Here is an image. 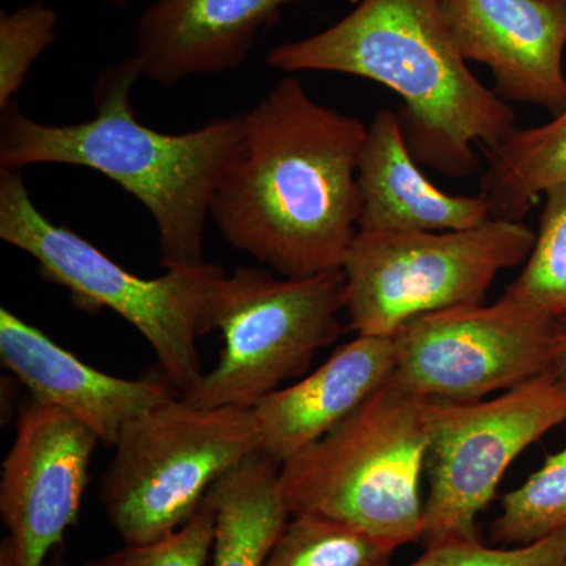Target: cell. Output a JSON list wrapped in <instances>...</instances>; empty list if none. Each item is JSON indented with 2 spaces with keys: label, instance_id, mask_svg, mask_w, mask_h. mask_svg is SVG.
Here are the masks:
<instances>
[{
  "label": "cell",
  "instance_id": "25",
  "mask_svg": "<svg viewBox=\"0 0 566 566\" xmlns=\"http://www.w3.org/2000/svg\"><path fill=\"white\" fill-rule=\"evenodd\" d=\"M558 326H560V353H558L556 368L562 375L566 376V315L558 318Z\"/></svg>",
  "mask_w": 566,
  "mask_h": 566
},
{
  "label": "cell",
  "instance_id": "12",
  "mask_svg": "<svg viewBox=\"0 0 566 566\" xmlns=\"http://www.w3.org/2000/svg\"><path fill=\"white\" fill-rule=\"evenodd\" d=\"M465 61L482 63L506 103L566 109V21L547 0H441Z\"/></svg>",
  "mask_w": 566,
  "mask_h": 566
},
{
  "label": "cell",
  "instance_id": "26",
  "mask_svg": "<svg viewBox=\"0 0 566 566\" xmlns=\"http://www.w3.org/2000/svg\"><path fill=\"white\" fill-rule=\"evenodd\" d=\"M0 566H14L13 543L9 536H6L0 543Z\"/></svg>",
  "mask_w": 566,
  "mask_h": 566
},
{
  "label": "cell",
  "instance_id": "8",
  "mask_svg": "<svg viewBox=\"0 0 566 566\" xmlns=\"http://www.w3.org/2000/svg\"><path fill=\"white\" fill-rule=\"evenodd\" d=\"M342 312V271L279 279L262 268H238L223 275L208 312L210 333H222L221 357L181 397L199 408H253L337 340Z\"/></svg>",
  "mask_w": 566,
  "mask_h": 566
},
{
  "label": "cell",
  "instance_id": "18",
  "mask_svg": "<svg viewBox=\"0 0 566 566\" xmlns=\"http://www.w3.org/2000/svg\"><path fill=\"white\" fill-rule=\"evenodd\" d=\"M486 158L480 193L491 214L523 221L547 189L566 180V109L545 125L513 129Z\"/></svg>",
  "mask_w": 566,
  "mask_h": 566
},
{
  "label": "cell",
  "instance_id": "17",
  "mask_svg": "<svg viewBox=\"0 0 566 566\" xmlns=\"http://www.w3.org/2000/svg\"><path fill=\"white\" fill-rule=\"evenodd\" d=\"M216 515L210 566H263L292 520L281 485V464L253 453L208 491Z\"/></svg>",
  "mask_w": 566,
  "mask_h": 566
},
{
  "label": "cell",
  "instance_id": "16",
  "mask_svg": "<svg viewBox=\"0 0 566 566\" xmlns=\"http://www.w3.org/2000/svg\"><path fill=\"white\" fill-rule=\"evenodd\" d=\"M400 115L376 112L357 159L363 196L359 230L379 232H450L482 226L493 218L479 196H453L439 189L420 170Z\"/></svg>",
  "mask_w": 566,
  "mask_h": 566
},
{
  "label": "cell",
  "instance_id": "3",
  "mask_svg": "<svg viewBox=\"0 0 566 566\" xmlns=\"http://www.w3.org/2000/svg\"><path fill=\"white\" fill-rule=\"evenodd\" d=\"M139 77L136 57L104 70L95 84V117L71 125L33 120L10 104L0 118V167L66 164L103 174L150 212L163 266L189 270L205 263V227L243 145V114L189 133L155 132L134 112Z\"/></svg>",
  "mask_w": 566,
  "mask_h": 566
},
{
  "label": "cell",
  "instance_id": "4",
  "mask_svg": "<svg viewBox=\"0 0 566 566\" xmlns=\"http://www.w3.org/2000/svg\"><path fill=\"white\" fill-rule=\"evenodd\" d=\"M430 400L392 375L345 422L281 465L292 516L319 515L387 545L422 542Z\"/></svg>",
  "mask_w": 566,
  "mask_h": 566
},
{
  "label": "cell",
  "instance_id": "11",
  "mask_svg": "<svg viewBox=\"0 0 566 566\" xmlns=\"http://www.w3.org/2000/svg\"><path fill=\"white\" fill-rule=\"evenodd\" d=\"M98 438L62 409L32 398L21 406L2 464L0 515L14 566H43L80 520Z\"/></svg>",
  "mask_w": 566,
  "mask_h": 566
},
{
  "label": "cell",
  "instance_id": "13",
  "mask_svg": "<svg viewBox=\"0 0 566 566\" xmlns=\"http://www.w3.org/2000/svg\"><path fill=\"white\" fill-rule=\"evenodd\" d=\"M0 359L32 398L74 417L107 447L117 444L132 420L175 395L167 379L118 378L96 370L6 307L0 308Z\"/></svg>",
  "mask_w": 566,
  "mask_h": 566
},
{
  "label": "cell",
  "instance_id": "14",
  "mask_svg": "<svg viewBox=\"0 0 566 566\" xmlns=\"http://www.w3.org/2000/svg\"><path fill=\"white\" fill-rule=\"evenodd\" d=\"M394 337L357 335L311 375L252 408L262 453L286 463L345 422L395 371Z\"/></svg>",
  "mask_w": 566,
  "mask_h": 566
},
{
  "label": "cell",
  "instance_id": "5",
  "mask_svg": "<svg viewBox=\"0 0 566 566\" xmlns=\"http://www.w3.org/2000/svg\"><path fill=\"white\" fill-rule=\"evenodd\" d=\"M0 238L31 255L48 282L70 293L81 311L103 308L136 327L181 394L202 378L199 340L210 333L212 294L226 271L207 263L167 270L161 277L129 273L91 241L51 222L32 202L21 170L0 167Z\"/></svg>",
  "mask_w": 566,
  "mask_h": 566
},
{
  "label": "cell",
  "instance_id": "2",
  "mask_svg": "<svg viewBox=\"0 0 566 566\" xmlns=\"http://www.w3.org/2000/svg\"><path fill=\"white\" fill-rule=\"evenodd\" d=\"M266 63L389 88L403 102L398 115L416 161L446 177L474 174L475 145L490 150L517 128L513 107L469 69L441 0H360L326 31L274 48Z\"/></svg>",
  "mask_w": 566,
  "mask_h": 566
},
{
  "label": "cell",
  "instance_id": "21",
  "mask_svg": "<svg viewBox=\"0 0 566 566\" xmlns=\"http://www.w3.org/2000/svg\"><path fill=\"white\" fill-rule=\"evenodd\" d=\"M566 531V446L502 497L501 513L490 526L495 546L532 545Z\"/></svg>",
  "mask_w": 566,
  "mask_h": 566
},
{
  "label": "cell",
  "instance_id": "19",
  "mask_svg": "<svg viewBox=\"0 0 566 566\" xmlns=\"http://www.w3.org/2000/svg\"><path fill=\"white\" fill-rule=\"evenodd\" d=\"M397 547L319 515L292 516L263 566H389Z\"/></svg>",
  "mask_w": 566,
  "mask_h": 566
},
{
  "label": "cell",
  "instance_id": "9",
  "mask_svg": "<svg viewBox=\"0 0 566 566\" xmlns=\"http://www.w3.org/2000/svg\"><path fill=\"white\" fill-rule=\"evenodd\" d=\"M566 423V376L557 368L491 400L430 401L424 547L480 539L476 517L527 447Z\"/></svg>",
  "mask_w": 566,
  "mask_h": 566
},
{
  "label": "cell",
  "instance_id": "10",
  "mask_svg": "<svg viewBox=\"0 0 566 566\" xmlns=\"http://www.w3.org/2000/svg\"><path fill=\"white\" fill-rule=\"evenodd\" d=\"M394 375L430 401H479L554 370L558 319L501 300L419 316L394 335Z\"/></svg>",
  "mask_w": 566,
  "mask_h": 566
},
{
  "label": "cell",
  "instance_id": "28",
  "mask_svg": "<svg viewBox=\"0 0 566 566\" xmlns=\"http://www.w3.org/2000/svg\"><path fill=\"white\" fill-rule=\"evenodd\" d=\"M547 2H549L551 6L556 7L558 13H560L566 21V0H547Z\"/></svg>",
  "mask_w": 566,
  "mask_h": 566
},
{
  "label": "cell",
  "instance_id": "24",
  "mask_svg": "<svg viewBox=\"0 0 566 566\" xmlns=\"http://www.w3.org/2000/svg\"><path fill=\"white\" fill-rule=\"evenodd\" d=\"M408 566H566V531L526 546H488L482 539L428 546Z\"/></svg>",
  "mask_w": 566,
  "mask_h": 566
},
{
  "label": "cell",
  "instance_id": "29",
  "mask_svg": "<svg viewBox=\"0 0 566 566\" xmlns=\"http://www.w3.org/2000/svg\"><path fill=\"white\" fill-rule=\"evenodd\" d=\"M111 3H114V6L123 7L126 6V3L129 2V0H109Z\"/></svg>",
  "mask_w": 566,
  "mask_h": 566
},
{
  "label": "cell",
  "instance_id": "22",
  "mask_svg": "<svg viewBox=\"0 0 566 566\" xmlns=\"http://www.w3.org/2000/svg\"><path fill=\"white\" fill-rule=\"evenodd\" d=\"M57 14L44 3H31L0 14V111L11 104L33 62L55 40Z\"/></svg>",
  "mask_w": 566,
  "mask_h": 566
},
{
  "label": "cell",
  "instance_id": "23",
  "mask_svg": "<svg viewBox=\"0 0 566 566\" xmlns=\"http://www.w3.org/2000/svg\"><path fill=\"white\" fill-rule=\"evenodd\" d=\"M216 515L207 501L196 515L164 538L120 549L81 566H208L214 545Z\"/></svg>",
  "mask_w": 566,
  "mask_h": 566
},
{
  "label": "cell",
  "instance_id": "6",
  "mask_svg": "<svg viewBox=\"0 0 566 566\" xmlns=\"http://www.w3.org/2000/svg\"><path fill=\"white\" fill-rule=\"evenodd\" d=\"M114 449L99 490L123 545L178 531L219 479L262 452L252 408H199L175 395L126 424Z\"/></svg>",
  "mask_w": 566,
  "mask_h": 566
},
{
  "label": "cell",
  "instance_id": "15",
  "mask_svg": "<svg viewBox=\"0 0 566 566\" xmlns=\"http://www.w3.org/2000/svg\"><path fill=\"white\" fill-rule=\"evenodd\" d=\"M292 0H156L139 21L142 76L172 88L240 66Z\"/></svg>",
  "mask_w": 566,
  "mask_h": 566
},
{
  "label": "cell",
  "instance_id": "27",
  "mask_svg": "<svg viewBox=\"0 0 566 566\" xmlns=\"http://www.w3.org/2000/svg\"><path fill=\"white\" fill-rule=\"evenodd\" d=\"M43 566H71L63 554V546L57 547Z\"/></svg>",
  "mask_w": 566,
  "mask_h": 566
},
{
  "label": "cell",
  "instance_id": "1",
  "mask_svg": "<svg viewBox=\"0 0 566 566\" xmlns=\"http://www.w3.org/2000/svg\"><path fill=\"white\" fill-rule=\"evenodd\" d=\"M243 118V145L211 203L223 240L281 277L342 271L359 232L367 125L316 103L296 76Z\"/></svg>",
  "mask_w": 566,
  "mask_h": 566
},
{
  "label": "cell",
  "instance_id": "20",
  "mask_svg": "<svg viewBox=\"0 0 566 566\" xmlns=\"http://www.w3.org/2000/svg\"><path fill=\"white\" fill-rule=\"evenodd\" d=\"M538 233L523 273L504 300L536 315L558 319L566 315V180L545 192Z\"/></svg>",
  "mask_w": 566,
  "mask_h": 566
},
{
  "label": "cell",
  "instance_id": "7",
  "mask_svg": "<svg viewBox=\"0 0 566 566\" xmlns=\"http://www.w3.org/2000/svg\"><path fill=\"white\" fill-rule=\"evenodd\" d=\"M534 243L523 221L495 218L450 232L359 230L342 268L349 329L394 337L419 316L482 304L495 277L526 262Z\"/></svg>",
  "mask_w": 566,
  "mask_h": 566
}]
</instances>
